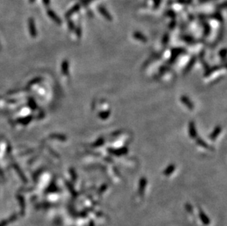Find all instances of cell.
Wrapping results in <instances>:
<instances>
[{
	"label": "cell",
	"mask_w": 227,
	"mask_h": 226,
	"mask_svg": "<svg viewBox=\"0 0 227 226\" xmlns=\"http://www.w3.org/2000/svg\"><path fill=\"white\" fill-rule=\"evenodd\" d=\"M98 11H99V13H101V15H102V16L105 17V18L106 19L107 21H110V22H111V21L112 20V15H110V13H109L108 11H107V10L105 8V7L100 5V6L98 7Z\"/></svg>",
	"instance_id": "obj_1"
},
{
	"label": "cell",
	"mask_w": 227,
	"mask_h": 226,
	"mask_svg": "<svg viewBox=\"0 0 227 226\" xmlns=\"http://www.w3.org/2000/svg\"><path fill=\"white\" fill-rule=\"evenodd\" d=\"M47 14H48V15L50 17L51 19H52L54 22H56L57 24H61L60 19V17L58 16L57 14L54 13L53 10H48V11H47Z\"/></svg>",
	"instance_id": "obj_2"
},
{
	"label": "cell",
	"mask_w": 227,
	"mask_h": 226,
	"mask_svg": "<svg viewBox=\"0 0 227 226\" xmlns=\"http://www.w3.org/2000/svg\"><path fill=\"white\" fill-rule=\"evenodd\" d=\"M80 7H81V5L80 4H77V5H75L74 6L72 7L71 9L68 10V11L66 13V18H68V17L71 16L72 15H74V14L77 13V12H78L80 9Z\"/></svg>",
	"instance_id": "obj_3"
},
{
	"label": "cell",
	"mask_w": 227,
	"mask_h": 226,
	"mask_svg": "<svg viewBox=\"0 0 227 226\" xmlns=\"http://www.w3.org/2000/svg\"><path fill=\"white\" fill-rule=\"evenodd\" d=\"M29 30L32 33L35 34L36 33V26H35V22L34 19L29 18Z\"/></svg>",
	"instance_id": "obj_4"
},
{
	"label": "cell",
	"mask_w": 227,
	"mask_h": 226,
	"mask_svg": "<svg viewBox=\"0 0 227 226\" xmlns=\"http://www.w3.org/2000/svg\"><path fill=\"white\" fill-rule=\"evenodd\" d=\"M165 15H167V16H168L169 18L172 19H175L177 14H176V13L174 11V10H168L166 13H165Z\"/></svg>",
	"instance_id": "obj_5"
},
{
	"label": "cell",
	"mask_w": 227,
	"mask_h": 226,
	"mask_svg": "<svg viewBox=\"0 0 227 226\" xmlns=\"http://www.w3.org/2000/svg\"><path fill=\"white\" fill-rule=\"evenodd\" d=\"M212 18L213 19H216V20L220 21V22H223V17L222 15H221L220 13H213V15H212Z\"/></svg>",
	"instance_id": "obj_6"
},
{
	"label": "cell",
	"mask_w": 227,
	"mask_h": 226,
	"mask_svg": "<svg viewBox=\"0 0 227 226\" xmlns=\"http://www.w3.org/2000/svg\"><path fill=\"white\" fill-rule=\"evenodd\" d=\"M135 37L136 38H138V39L141 40V41H146L145 37L141 33H140V32H135Z\"/></svg>",
	"instance_id": "obj_7"
},
{
	"label": "cell",
	"mask_w": 227,
	"mask_h": 226,
	"mask_svg": "<svg viewBox=\"0 0 227 226\" xmlns=\"http://www.w3.org/2000/svg\"><path fill=\"white\" fill-rule=\"evenodd\" d=\"M177 2L183 5H189L192 2V0H177Z\"/></svg>",
	"instance_id": "obj_8"
},
{
	"label": "cell",
	"mask_w": 227,
	"mask_h": 226,
	"mask_svg": "<svg viewBox=\"0 0 227 226\" xmlns=\"http://www.w3.org/2000/svg\"><path fill=\"white\" fill-rule=\"evenodd\" d=\"M203 26H204V27H205V31H206V32H207V34H208V33L209 32V31H210V27H209L208 23L204 22L203 23Z\"/></svg>",
	"instance_id": "obj_9"
},
{
	"label": "cell",
	"mask_w": 227,
	"mask_h": 226,
	"mask_svg": "<svg viewBox=\"0 0 227 226\" xmlns=\"http://www.w3.org/2000/svg\"><path fill=\"white\" fill-rule=\"evenodd\" d=\"M154 1V8H158V7L160 6L161 2V0H153Z\"/></svg>",
	"instance_id": "obj_10"
},
{
	"label": "cell",
	"mask_w": 227,
	"mask_h": 226,
	"mask_svg": "<svg viewBox=\"0 0 227 226\" xmlns=\"http://www.w3.org/2000/svg\"><path fill=\"white\" fill-rule=\"evenodd\" d=\"M92 1H94V0H80V2H81V4L84 5H88L90 2H91Z\"/></svg>",
	"instance_id": "obj_11"
},
{
	"label": "cell",
	"mask_w": 227,
	"mask_h": 226,
	"mask_svg": "<svg viewBox=\"0 0 227 226\" xmlns=\"http://www.w3.org/2000/svg\"><path fill=\"white\" fill-rule=\"evenodd\" d=\"M68 24H69V27H70V28H71V29H74V25L73 22H72L71 21H69V22H68Z\"/></svg>",
	"instance_id": "obj_12"
},
{
	"label": "cell",
	"mask_w": 227,
	"mask_h": 226,
	"mask_svg": "<svg viewBox=\"0 0 227 226\" xmlns=\"http://www.w3.org/2000/svg\"><path fill=\"white\" fill-rule=\"evenodd\" d=\"M175 24H176L175 21H174V19H173V21L170 22V28H173V27H175Z\"/></svg>",
	"instance_id": "obj_13"
},
{
	"label": "cell",
	"mask_w": 227,
	"mask_h": 226,
	"mask_svg": "<svg viewBox=\"0 0 227 226\" xmlns=\"http://www.w3.org/2000/svg\"><path fill=\"white\" fill-rule=\"evenodd\" d=\"M43 3H44V5H48L49 4V2H50V0H43Z\"/></svg>",
	"instance_id": "obj_14"
},
{
	"label": "cell",
	"mask_w": 227,
	"mask_h": 226,
	"mask_svg": "<svg viewBox=\"0 0 227 226\" xmlns=\"http://www.w3.org/2000/svg\"><path fill=\"white\" fill-rule=\"evenodd\" d=\"M34 1H35V0H29V2L33 3V2H34Z\"/></svg>",
	"instance_id": "obj_15"
}]
</instances>
